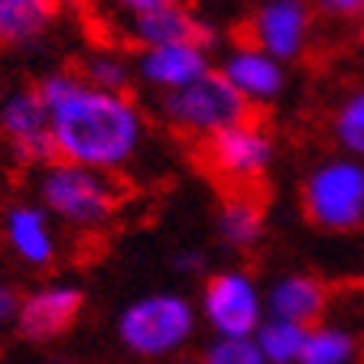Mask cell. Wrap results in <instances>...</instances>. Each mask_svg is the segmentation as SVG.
I'll return each mask as SVG.
<instances>
[{"label":"cell","instance_id":"30bf717a","mask_svg":"<svg viewBox=\"0 0 364 364\" xmlns=\"http://www.w3.org/2000/svg\"><path fill=\"white\" fill-rule=\"evenodd\" d=\"M312 23H316V7L303 0H267L250 10L244 23V33H247L244 43L257 46L260 53L287 65L306 55Z\"/></svg>","mask_w":364,"mask_h":364},{"label":"cell","instance_id":"44dd1931","mask_svg":"<svg viewBox=\"0 0 364 364\" xmlns=\"http://www.w3.org/2000/svg\"><path fill=\"white\" fill-rule=\"evenodd\" d=\"M328 130H332V140L341 150V156L364 163V88L351 91L348 98L335 107Z\"/></svg>","mask_w":364,"mask_h":364},{"label":"cell","instance_id":"9a60e30c","mask_svg":"<svg viewBox=\"0 0 364 364\" xmlns=\"http://www.w3.org/2000/svg\"><path fill=\"white\" fill-rule=\"evenodd\" d=\"M4 237H7V247L14 250V257L23 260L26 267L43 270L59 257V235H55L53 218L43 205H14L4 215Z\"/></svg>","mask_w":364,"mask_h":364},{"label":"cell","instance_id":"5b68a950","mask_svg":"<svg viewBox=\"0 0 364 364\" xmlns=\"http://www.w3.org/2000/svg\"><path fill=\"white\" fill-rule=\"evenodd\" d=\"M159 117L176 134L192 136L202 144L235 124L250 121V105L221 78L218 68H212L189 88L159 95Z\"/></svg>","mask_w":364,"mask_h":364},{"label":"cell","instance_id":"cb8c5ba5","mask_svg":"<svg viewBox=\"0 0 364 364\" xmlns=\"http://www.w3.org/2000/svg\"><path fill=\"white\" fill-rule=\"evenodd\" d=\"M20 303H23V296L16 293L10 283H0V326H4V322H14L16 312H20Z\"/></svg>","mask_w":364,"mask_h":364},{"label":"cell","instance_id":"ba28073f","mask_svg":"<svg viewBox=\"0 0 364 364\" xmlns=\"http://www.w3.org/2000/svg\"><path fill=\"white\" fill-rule=\"evenodd\" d=\"M198 318L212 328L215 338H254L267 318L257 280L237 267L212 273L198 296Z\"/></svg>","mask_w":364,"mask_h":364},{"label":"cell","instance_id":"8992f818","mask_svg":"<svg viewBox=\"0 0 364 364\" xmlns=\"http://www.w3.org/2000/svg\"><path fill=\"white\" fill-rule=\"evenodd\" d=\"M198 156H202V166L218 182L231 186L235 192H250L273 169L277 140L257 117H250V121L235 124V127L202 140Z\"/></svg>","mask_w":364,"mask_h":364},{"label":"cell","instance_id":"9c48e42d","mask_svg":"<svg viewBox=\"0 0 364 364\" xmlns=\"http://www.w3.org/2000/svg\"><path fill=\"white\" fill-rule=\"evenodd\" d=\"M0 136L20 166L46 169L55 163L53 127L36 85H16L0 95Z\"/></svg>","mask_w":364,"mask_h":364},{"label":"cell","instance_id":"277c9868","mask_svg":"<svg viewBox=\"0 0 364 364\" xmlns=\"http://www.w3.org/2000/svg\"><path fill=\"white\" fill-rule=\"evenodd\" d=\"M303 215L322 231H355L364 225V163L351 156L322 159L299 186Z\"/></svg>","mask_w":364,"mask_h":364},{"label":"cell","instance_id":"d6986e66","mask_svg":"<svg viewBox=\"0 0 364 364\" xmlns=\"http://www.w3.org/2000/svg\"><path fill=\"white\" fill-rule=\"evenodd\" d=\"M78 75H82L85 85L98 91H111V95H127L130 82H134V65L124 59L117 49H95V53L85 55L82 68H78Z\"/></svg>","mask_w":364,"mask_h":364},{"label":"cell","instance_id":"7a4b0ae2","mask_svg":"<svg viewBox=\"0 0 364 364\" xmlns=\"http://www.w3.org/2000/svg\"><path fill=\"white\" fill-rule=\"evenodd\" d=\"M39 202L49 218H59L72 231H101L114 221L124 202L121 182L98 169H85L75 163H49L36 182Z\"/></svg>","mask_w":364,"mask_h":364},{"label":"cell","instance_id":"6da1fadb","mask_svg":"<svg viewBox=\"0 0 364 364\" xmlns=\"http://www.w3.org/2000/svg\"><path fill=\"white\" fill-rule=\"evenodd\" d=\"M49 111L55 159L98 173H121L146 144V114L130 95L98 91L75 78Z\"/></svg>","mask_w":364,"mask_h":364},{"label":"cell","instance_id":"5bb4252c","mask_svg":"<svg viewBox=\"0 0 364 364\" xmlns=\"http://www.w3.org/2000/svg\"><path fill=\"white\" fill-rule=\"evenodd\" d=\"M267 318H280L299 328L322 326L328 309V287L312 273H283L264 293Z\"/></svg>","mask_w":364,"mask_h":364},{"label":"cell","instance_id":"4fadbf2b","mask_svg":"<svg viewBox=\"0 0 364 364\" xmlns=\"http://www.w3.org/2000/svg\"><path fill=\"white\" fill-rule=\"evenodd\" d=\"M85 296L72 283H46L23 296L20 312H16L14 326L26 341H49L59 338L82 312Z\"/></svg>","mask_w":364,"mask_h":364},{"label":"cell","instance_id":"ac0fdd59","mask_svg":"<svg viewBox=\"0 0 364 364\" xmlns=\"http://www.w3.org/2000/svg\"><path fill=\"white\" fill-rule=\"evenodd\" d=\"M358 355H361V345H358L355 332L322 322V326L309 328V335H306V348L299 364H355Z\"/></svg>","mask_w":364,"mask_h":364},{"label":"cell","instance_id":"7c38bea8","mask_svg":"<svg viewBox=\"0 0 364 364\" xmlns=\"http://www.w3.org/2000/svg\"><path fill=\"white\" fill-rule=\"evenodd\" d=\"M221 78L241 95L250 105V111L257 105H273L287 88V65L260 53L257 46L237 43L225 53L218 65Z\"/></svg>","mask_w":364,"mask_h":364},{"label":"cell","instance_id":"52a82bcc","mask_svg":"<svg viewBox=\"0 0 364 364\" xmlns=\"http://www.w3.org/2000/svg\"><path fill=\"white\" fill-rule=\"evenodd\" d=\"M117 14H121L124 36L136 49L173 43H196L205 53L218 49V30L179 0H127L117 7Z\"/></svg>","mask_w":364,"mask_h":364},{"label":"cell","instance_id":"8fae6325","mask_svg":"<svg viewBox=\"0 0 364 364\" xmlns=\"http://www.w3.org/2000/svg\"><path fill=\"white\" fill-rule=\"evenodd\" d=\"M208 72H212V53H205L196 43L153 46V49H136L134 55V78L159 95L189 88Z\"/></svg>","mask_w":364,"mask_h":364},{"label":"cell","instance_id":"d4e9b609","mask_svg":"<svg viewBox=\"0 0 364 364\" xmlns=\"http://www.w3.org/2000/svg\"><path fill=\"white\" fill-rule=\"evenodd\" d=\"M176 270L202 273V254H198V250H182V254H176Z\"/></svg>","mask_w":364,"mask_h":364},{"label":"cell","instance_id":"ffe728a7","mask_svg":"<svg viewBox=\"0 0 364 364\" xmlns=\"http://www.w3.org/2000/svg\"><path fill=\"white\" fill-rule=\"evenodd\" d=\"M306 335H309V328L289 326L280 318H264V326L257 328L254 341H257L267 364H299L306 348Z\"/></svg>","mask_w":364,"mask_h":364},{"label":"cell","instance_id":"2e32d148","mask_svg":"<svg viewBox=\"0 0 364 364\" xmlns=\"http://www.w3.org/2000/svg\"><path fill=\"white\" fill-rule=\"evenodd\" d=\"M267 231V212L254 192H228L215 215V235L231 250L257 247Z\"/></svg>","mask_w":364,"mask_h":364},{"label":"cell","instance_id":"e0dca14e","mask_svg":"<svg viewBox=\"0 0 364 364\" xmlns=\"http://www.w3.org/2000/svg\"><path fill=\"white\" fill-rule=\"evenodd\" d=\"M59 10L49 0H0V43L33 46L53 30Z\"/></svg>","mask_w":364,"mask_h":364},{"label":"cell","instance_id":"3957f363","mask_svg":"<svg viewBox=\"0 0 364 364\" xmlns=\"http://www.w3.org/2000/svg\"><path fill=\"white\" fill-rule=\"evenodd\" d=\"M198 326V306L182 293H146L124 306L117 338L136 358H166L189 345Z\"/></svg>","mask_w":364,"mask_h":364},{"label":"cell","instance_id":"603a6c76","mask_svg":"<svg viewBox=\"0 0 364 364\" xmlns=\"http://www.w3.org/2000/svg\"><path fill=\"white\" fill-rule=\"evenodd\" d=\"M316 14L335 16V20H364V0H322Z\"/></svg>","mask_w":364,"mask_h":364},{"label":"cell","instance_id":"7402d4cb","mask_svg":"<svg viewBox=\"0 0 364 364\" xmlns=\"http://www.w3.org/2000/svg\"><path fill=\"white\" fill-rule=\"evenodd\" d=\"M198 364H267L254 338H212Z\"/></svg>","mask_w":364,"mask_h":364}]
</instances>
